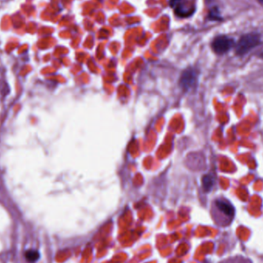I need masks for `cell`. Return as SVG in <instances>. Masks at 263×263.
<instances>
[{
	"instance_id": "5",
	"label": "cell",
	"mask_w": 263,
	"mask_h": 263,
	"mask_svg": "<svg viewBox=\"0 0 263 263\" xmlns=\"http://www.w3.org/2000/svg\"><path fill=\"white\" fill-rule=\"evenodd\" d=\"M202 181L204 191L206 192H210L215 183L213 176H212L211 175H206V176H203Z\"/></svg>"
},
{
	"instance_id": "4",
	"label": "cell",
	"mask_w": 263,
	"mask_h": 263,
	"mask_svg": "<svg viewBox=\"0 0 263 263\" xmlns=\"http://www.w3.org/2000/svg\"><path fill=\"white\" fill-rule=\"evenodd\" d=\"M216 206L220 212L227 216H233L235 213V209L233 206L228 202L223 200H216Z\"/></svg>"
},
{
	"instance_id": "3",
	"label": "cell",
	"mask_w": 263,
	"mask_h": 263,
	"mask_svg": "<svg viewBox=\"0 0 263 263\" xmlns=\"http://www.w3.org/2000/svg\"><path fill=\"white\" fill-rule=\"evenodd\" d=\"M197 75L195 70L192 69H188L186 70L182 74L180 78V85L184 89H189L194 87V85L196 83Z\"/></svg>"
},
{
	"instance_id": "7",
	"label": "cell",
	"mask_w": 263,
	"mask_h": 263,
	"mask_svg": "<svg viewBox=\"0 0 263 263\" xmlns=\"http://www.w3.org/2000/svg\"><path fill=\"white\" fill-rule=\"evenodd\" d=\"M258 1L260 2V3L263 4V0H258Z\"/></svg>"
},
{
	"instance_id": "8",
	"label": "cell",
	"mask_w": 263,
	"mask_h": 263,
	"mask_svg": "<svg viewBox=\"0 0 263 263\" xmlns=\"http://www.w3.org/2000/svg\"><path fill=\"white\" fill-rule=\"evenodd\" d=\"M262 57L263 58V54H262Z\"/></svg>"
},
{
	"instance_id": "2",
	"label": "cell",
	"mask_w": 263,
	"mask_h": 263,
	"mask_svg": "<svg viewBox=\"0 0 263 263\" xmlns=\"http://www.w3.org/2000/svg\"><path fill=\"white\" fill-rule=\"evenodd\" d=\"M234 40L225 36H219L213 39L212 42V49L216 54L223 55L232 49Z\"/></svg>"
},
{
	"instance_id": "6",
	"label": "cell",
	"mask_w": 263,
	"mask_h": 263,
	"mask_svg": "<svg viewBox=\"0 0 263 263\" xmlns=\"http://www.w3.org/2000/svg\"><path fill=\"white\" fill-rule=\"evenodd\" d=\"M25 258L30 263H34L40 258V254L35 249H28L25 253Z\"/></svg>"
},
{
	"instance_id": "1",
	"label": "cell",
	"mask_w": 263,
	"mask_h": 263,
	"mask_svg": "<svg viewBox=\"0 0 263 263\" xmlns=\"http://www.w3.org/2000/svg\"><path fill=\"white\" fill-rule=\"evenodd\" d=\"M260 43V35L256 34H249L241 37L235 46V53L238 56H244L249 51L254 49Z\"/></svg>"
}]
</instances>
